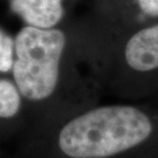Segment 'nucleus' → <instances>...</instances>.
Instances as JSON below:
<instances>
[{"mask_svg":"<svg viewBox=\"0 0 158 158\" xmlns=\"http://www.w3.org/2000/svg\"><path fill=\"white\" fill-rule=\"evenodd\" d=\"M152 131L144 113L128 106L90 109L60 128L55 144L66 158H109L141 144Z\"/></svg>","mask_w":158,"mask_h":158,"instance_id":"obj_1","label":"nucleus"},{"mask_svg":"<svg viewBox=\"0 0 158 158\" xmlns=\"http://www.w3.org/2000/svg\"><path fill=\"white\" fill-rule=\"evenodd\" d=\"M12 80L23 96L28 121L56 95L62 80L67 35L61 28L23 26L14 36Z\"/></svg>","mask_w":158,"mask_h":158,"instance_id":"obj_2","label":"nucleus"},{"mask_svg":"<svg viewBox=\"0 0 158 158\" xmlns=\"http://www.w3.org/2000/svg\"><path fill=\"white\" fill-rule=\"evenodd\" d=\"M28 125L23 96L12 79L0 76V158L6 147L15 143Z\"/></svg>","mask_w":158,"mask_h":158,"instance_id":"obj_3","label":"nucleus"},{"mask_svg":"<svg viewBox=\"0 0 158 158\" xmlns=\"http://www.w3.org/2000/svg\"><path fill=\"white\" fill-rule=\"evenodd\" d=\"M8 10L23 26L55 28L64 17V0H7Z\"/></svg>","mask_w":158,"mask_h":158,"instance_id":"obj_4","label":"nucleus"},{"mask_svg":"<svg viewBox=\"0 0 158 158\" xmlns=\"http://www.w3.org/2000/svg\"><path fill=\"white\" fill-rule=\"evenodd\" d=\"M125 61L138 72L158 68V25L148 27L132 35L125 46Z\"/></svg>","mask_w":158,"mask_h":158,"instance_id":"obj_5","label":"nucleus"},{"mask_svg":"<svg viewBox=\"0 0 158 158\" xmlns=\"http://www.w3.org/2000/svg\"><path fill=\"white\" fill-rule=\"evenodd\" d=\"M14 36L0 26V74L12 72L14 63Z\"/></svg>","mask_w":158,"mask_h":158,"instance_id":"obj_6","label":"nucleus"},{"mask_svg":"<svg viewBox=\"0 0 158 158\" xmlns=\"http://www.w3.org/2000/svg\"><path fill=\"white\" fill-rule=\"evenodd\" d=\"M141 10L150 17H158V0H137Z\"/></svg>","mask_w":158,"mask_h":158,"instance_id":"obj_7","label":"nucleus"}]
</instances>
